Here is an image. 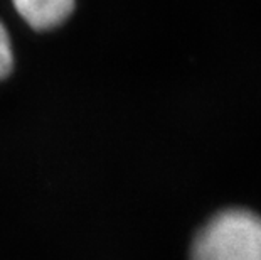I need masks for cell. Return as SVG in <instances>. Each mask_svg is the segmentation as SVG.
<instances>
[{
    "instance_id": "obj_1",
    "label": "cell",
    "mask_w": 261,
    "mask_h": 260,
    "mask_svg": "<svg viewBox=\"0 0 261 260\" xmlns=\"http://www.w3.org/2000/svg\"><path fill=\"white\" fill-rule=\"evenodd\" d=\"M191 260H261V217L243 208L214 215L197 231Z\"/></svg>"
},
{
    "instance_id": "obj_2",
    "label": "cell",
    "mask_w": 261,
    "mask_h": 260,
    "mask_svg": "<svg viewBox=\"0 0 261 260\" xmlns=\"http://www.w3.org/2000/svg\"><path fill=\"white\" fill-rule=\"evenodd\" d=\"M19 15L32 29L49 31L73 14L76 0H12Z\"/></svg>"
},
{
    "instance_id": "obj_3",
    "label": "cell",
    "mask_w": 261,
    "mask_h": 260,
    "mask_svg": "<svg viewBox=\"0 0 261 260\" xmlns=\"http://www.w3.org/2000/svg\"><path fill=\"white\" fill-rule=\"evenodd\" d=\"M14 66V53L12 44H10V37L7 34V29L0 22V81L7 78L9 73L12 71Z\"/></svg>"
}]
</instances>
